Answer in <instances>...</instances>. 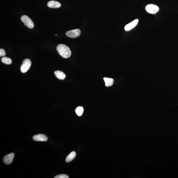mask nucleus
I'll return each instance as SVG.
<instances>
[{
	"label": "nucleus",
	"mask_w": 178,
	"mask_h": 178,
	"mask_svg": "<svg viewBox=\"0 0 178 178\" xmlns=\"http://www.w3.org/2000/svg\"><path fill=\"white\" fill-rule=\"evenodd\" d=\"M58 53L63 58H69L71 56V52L70 49L65 45L63 44L58 45L57 47Z\"/></svg>",
	"instance_id": "obj_1"
},
{
	"label": "nucleus",
	"mask_w": 178,
	"mask_h": 178,
	"mask_svg": "<svg viewBox=\"0 0 178 178\" xmlns=\"http://www.w3.org/2000/svg\"><path fill=\"white\" fill-rule=\"evenodd\" d=\"M21 20L24 23V25H26L29 29H32L34 27V24L33 22L29 17L26 15L22 16L21 17Z\"/></svg>",
	"instance_id": "obj_2"
},
{
	"label": "nucleus",
	"mask_w": 178,
	"mask_h": 178,
	"mask_svg": "<svg viewBox=\"0 0 178 178\" xmlns=\"http://www.w3.org/2000/svg\"><path fill=\"white\" fill-rule=\"evenodd\" d=\"M31 64V61L29 59H26L23 61L22 64L20 66V70L22 73H26L30 69Z\"/></svg>",
	"instance_id": "obj_3"
},
{
	"label": "nucleus",
	"mask_w": 178,
	"mask_h": 178,
	"mask_svg": "<svg viewBox=\"0 0 178 178\" xmlns=\"http://www.w3.org/2000/svg\"><path fill=\"white\" fill-rule=\"evenodd\" d=\"M147 12L151 14H155L159 10V8L158 6L153 4L147 5L145 8Z\"/></svg>",
	"instance_id": "obj_4"
},
{
	"label": "nucleus",
	"mask_w": 178,
	"mask_h": 178,
	"mask_svg": "<svg viewBox=\"0 0 178 178\" xmlns=\"http://www.w3.org/2000/svg\"><path fill=\"white\" fill-rule=\"evenodd\" d=\"M81 34L80 30L78 29L69 30L67 32L66 35L68 37L71 38H76L79 37Z\"/></svg>",
	"instance_id": "obj_5"
},
{
	"label": "nucleus",
	"mask_w": 178,
	"mask_h": 178,
	"mask_svg": "<svg viewBox=\"0 0 178 178\" xmlns=\"http://www.w3.org/2000/svg\"><path fill=\"white\" fill-rule=\"evenodd\" d=\"M14 155V153H11L5 156L3 158L4 163L7 165L11 164L13 161Z\"/></svg>",
	"instance_id": "obj_6"
},
{
	"label": "nucleus",
	"mask_w": 178,
	"mask_h": 178,
	"mask_svg": "<svg viewBox=\"0 0 178 178\" xmlns=\"http://www.w3.org/2000/svg\"><path fill=\"white\" fill-rule=\"evenodd\" d=\"M34 140L38 141H46L47 140V137L46 135L43 134H39L35 135L33 137Z\"/></svg>",
	"instance_id": "obj_7"
},
{
	"label": "nucleus",
	"mask_w": 178,
	"mask_h": 178,
	"mask_svg": "<svg viewBox=\"0 0 178 178\" xmlns=\"http://www.w3.org/2000/svg\"><path fill=\"white\" fill-rule=\"evenodd\" d=\"M138 22V19H136L132 22H131L129 23V24L126 25V26L125 27V28H124V29H125V31H129V30L133 29V28H135V27L136 26V25H137Z\"/></svg>",
	"instance_id": "obj_8"
},
{
	"label": "nucleus",
	"mask_w": 178,
	"mask_h": 178,
	"mask_svg": "<svg viewBox=\"0 0 178 178\" xmlns=\"http://www.w3.org/2000/svg\"><path fill=\"white\" fill-rule=\"evenodd\" d=\"M47 6L49 8H58L61 7V4L59 2L57 1H50L47 3Z\"/></svg>",
	"instance_id": "obj_9"
},
{
	"label": "nucleus",
	"mask_w": 178,
	"mask_h": 178,
	"mask_svg": "<svg viewBox=\"0 0 178 178\" xmlns=\"http://www.w3.org/2000/svg\"><path fill=\"white\" fill-rule=\"evenodd\" d=\"M54 73L56 76L59 80H64L66 78L65 74L63 72L60 71H56L54 72Z\"/></svg>",
	"instance_id": "obj_10"
},
{
	"label": "nucleus",
	"mask_w": 178,
	"mask_h": 178,
	"mask_svg": "<svg viewBox=\"0 0 178 178\" xmlns=\"http://www.w3.org/2000/svg\"><path fill=\"white\" fill-rule=\"evenodd\" d=\"M76 156V153L75 152H72L70 153L67 157L66 159V161L67 163H69V162L72 161Z\"/></svg>",
	"instance_id": "obj_11"
},
{
	"label": "nucleus",
	"mask_w": 178,
	"mask_h": 178,
	"mask_svg": "<svg viewBox=\"0 0 178 178\" xmlns=\"http://www.w3.org/2000/svg\"><path fill=\"white\" fill-rule=\"evenodd\" d=\"M103 79L105 83V86L107 87H109L113 85L114 82V79L106 77L104 78Z\"/></svg>",
	"instance_id": "obj_12"
},
{
	"label": "nucleus",
	"mask_w": 178,
	"mask_h": 178,
	"mask_svg": "<svg viewBox=\"0 0 178 178\" xmlns=\"http://www.w3.org/2000/svg\"><path fill=\"white\" fill-rule=\"evenodd\" d=\"M2 63L7 65L12 64V60L11 58L7 57H3L1 59Z\"/></svg>",
	"instance_id": "obj_13"
},
{
	"label": "nucleus",
	"mask_w": 178,
	"mask_h": 178,
	"mask_svg": "<svg viewBox=\"0 0 178 178\" xmlns=\"http://www.w3.org/2000/svg\"><path fill=\"white\" fill-rule=\"evenodd\" d=\"M84 108L83 107L79 106L77 107L75 109V112L77 115L79 116H81L84 112Z\"/></svg>",
	"instance_id": "obj_14"
},
{
	"label": "nucleus",
	"mask_w": 178,
	"mask_h": 178,
	"mask_svg": "<svg viewBox=\"0 0 178 178\" xmlns=\"http://www.w3.org/2000/svg\"><path fill=\"white\" fill-rule=\"evenodd\" d=\"M69 176L65 174H61L57 175L54 177V178H68Z\"/></svg>",
	"instance_id": "obj_15"
},
{
	"label": "nucleus",
	"mask_w": 178,
	"mask_h": 178,
	"mask_svg": "<svg viewBox=\"0 0 178 178\" xmlns=\"http://www.w3.org/2000/svg\"><path fill=\"white\" fill-rule=\"evenodd\" d=\"M6 52L4 50L2 49H0V57H4L6 55Z\"/></svg>",
	"instance_id": "obj_16"
}]
</instances>
